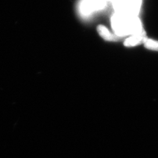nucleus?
Listing matches in <instances>:
<instances>
[{
    "instance_id": "obj_7",
    "label": "nucleus",
    "mask_w": 158,
    "mask_h": 158,
    "mask_svg": "<svg viewBox=\"0 0 158 158\" xmlns=\"http://www.w3.org/2000/svg\"><path fill=\"white\" fill-rule=\"evenodd\" d=\"M106 1H107V0H106ZM110 1H111V2H113V0H110Z\"/></svg>"
},
{
    "instance_id": "obj_4",
    "label": "nucleus",
    "mask_w": 158,
    "mask_h": 158,
    "mask_svg": "<svg viewBox=\"0 0 158 158\" xmlns=\"http://www.w3.org/2000/svg\"><path fill=\"white\" fill-rule=\"evenodd\" d=\"M147 37L145 34H134L128 36L126 38L124 41V46L127 48H132L137 46H139L140 44H144Z\"/></svg>"
},
{
    "instance_id": "obj_2",
    "label": "nucleus",
    "mask_w": 158,
    "mask_h": 158,
    "mask_svg": "<svg viewBox=\"0 0 158 158\" xmlns=\"http://www.w3.org/2000/svg\"><path fill=\"white\" fill-rule=\"evenodd\" d=\"M142 0H113L112 2L115 13L138 16Z\"/></svg>"
},
{
    "instance_id": "obj_5",
    "label": "nucleus",
    "mask_w": 158,
    "mask_h": 158,
    "mask_svg": "<svg viewBox=\"0 0 158 158\" xmlns=\"http://www.w3.org/2000/svg\"><path fill=\"white\" fill-rule=\"evenodd\" d=\"M97 31L100 36L107 41H116L117 40V36L114 35L111 33L110 30H109L106 27L102 25H98L97 27Z\"/></svg>"
},
{
    "instance_id": "obj_1",
    "label": "nucleus",
    "mask_w": 158,
    "mask_h": 158,
    "mask_svg": "<svg viewBox=\"0 0 158 158\" xmlns=\"http://www.w3.org/2000/svg\"><path fill=\"white\" fill-rule=\"evenodd\" d=\"M111 23L113 32L117 37L146 33L138 16L115 13L111 17Z\"/></svg>"
},
{
    "instance_id": "obj_3",
    "label": "nucleus",
    "mask_w": 158,
    "mask_h": 158,
    "mask_svg": "<svg viewBox=\"0 0 158 158\" xmlns=\"http://www.w3.org/2000/svg\"><path fill=\"white\" fill-rule=\"evenodd\" d=\"M106 2V0H83L81 3L80 11L84 15H89L105 8Z\"/></svg>"
},
{
    "instance_id": "obj_6",
    "label": "nucleus",
    "mask_w": 158,
    "mask_h": 158,
    "mask_svg": "<svg viewBox=\"0 0 158 158\" xmlns=\"http://www.w3.org/2000/svg\"><path fill=\"white\" fill-rule=\"evenodd\" d=\"M144 46L149 50L158 52V40L147 38L144 43Z\"/></svg>"
}]
</instances>
